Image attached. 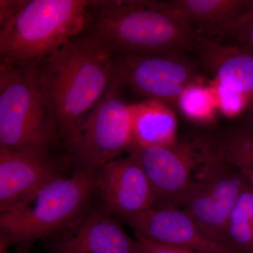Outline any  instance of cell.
I'll use <instances>...</instances> for the list:
<instances>
[{"mask_svg": "<svg viewBox=\"0 0 253 253\" xmlns=\"http://www.w3.org/2000/svg\"><path fill=\"white\" fill-rule=\"evenodd\" d=\"M115 59L85 33L37 62V80L46 109L57 136L69 150L82 123L111 84Z\"/></svg>", "mask_w": 253, "mask_h": 253, "instance_id": "1", "label": "cell"}, {"mask_svg": "<svg viewBox=\"0 0 253 253\" xmlns=\"http://www.w3.org/2000/svg\"><path fill=\"white\" fill-rule=\"evenodd\" d=\"M99 1L1 0L0 62L40 61L84 34Z\"/></svg>", "mask_w": 253, "mask_h": 253, "instance_id": "2", "label": "cell"}, {"mask_svg": "<svg viewBox=\"0 0 253 253\" xmlns=\"http://www.w3.org/2000/svg\"><path fill=\"white\" fill-rule=\"evenodd\" d=\"M86 33L115 56L192 53L196 41L157 1H99Z\"/></svg>", "mask_w": 253, "mask_h": 253, "instance_id": "3", "label": "cell"}, {"mask_svg": "<svg viewBox=\"0 0 253 253\" xmlns=\"http://www.w3.org/2000/svg\"><path fill=\"white\" fill-rule=\"evenodd\" d=\"M96 173L76 169L51 181L19 207L1 212L0 239L28 246L71 225L89 208L96 194Z\"/></svg>", "mask_w": 253, "mask_h": 253, "instance_id": "4", "label": "cell"}, {"mask_svg": "<svg viewBox=\"0 0 253 253\" xmlns=\"http://www.w3.org/2000/svg\"><path fill=\"white\" fill-rule=\"evenodd\" d=\"M38 61L0 62V149L47 151L57 136L38 85Z\"/></svg>", "mask_w": 253, "mask_h": 253, "instance_id": "5", "label": "cell"}, {"mask_svg": "<svg viewBox=\"0 0 253 253\" xmlns=\"http://www.w3.org/2000/svg\"><path fill=\"white\" fill-rule=\"evenodd\" d=\"M151 183L154 208H177L182 196L219 154L218 139L189 136L169 146L131 150Z\"/></svg>", "mask_w": 253, "mask_h": 253, "instance_id": "6", "label": "cell"}, {"mask_svg": "<svg viewBox=\"0 0 253 253\" xmlns=\"http://www.w3.org/2000/svg\"><path fill=\"white\" fill-rule=\"evenodd\" d=\"M123 86L115 73L106 93L80 126L70 150L76 169L96 173L125 151L129 152L131 116L129 104L121 97Z\"/></svg>", "mask_w": 253, "mask_h": 253, "instance_id": "7", "label": "cell"}, {"mask_svg": "<svg viewBox=\"0 0 253 253\" xmlns=\"http://www.w3.org/2000/svg\"><path fill=\"white\" fill-rule=\"evenodd\" d=\"M247 184L243 174L226 161L219 148L217 157L182 196L176 208L185 211L208 235L226 246V223Z\"/></svg>", "mask_w": 253, "mask_h": 253, "instance_id": "8", "label": "cell"}, {"mask_svg": "<svg viewBox=\"0 0 253 253\" xmlns=\"http://www.w3.org/2000/svg\"><path fill=\"white\" fill-rule=\"evenodd\" d=\"M185 54L116 56V75L138 94L176 108L184 89L203 82L199 63Z\"/></svg>", "mask_w": 253, "mask_h": 253, "instance_id": "9", "label": "cell"}, {"mask_svg": "<svg viewBox=\"0 0 253 253\" xmlns=\"http://www.w3.org/2000/svg\"><path fill=\"white\" fill-rule=\"evenodd\" d=\"M113 160L96 176V194L101 208L125 221L154 207L151 183L134 154Z\"/></svg>", "mask_w": 253, "mask_h": 253, "instance_id": "10", "label": "cell"}, {"mask_svg": "<svg viewBox=\"0 0 253 253\" xmlns=\"http://www.w3.org/2000/svg\"><path fill=\"white\" fill-rule=\"evenodd\" d=\"M104 208H90L71 225L49 238L51 253H143Z\"/></svg>", "mask_w": 253, "mask_h": 253, "instance_id": "11", "label": "cell"}, {"mask_svg": "<svg viewBox=\"0 0 253 253\" xmlns=\"http://www.w3.org/2000/svg\"><path fill=\"white\" fill-rule=\"evenodd\" d=\"M136 236L199 253H236L218 242L182 210L152 208L126 221Z\"/></svg>", "mask_w": 253, "mask_h": 253, "instance_id": "12", "label": "cell"}, {"mask_svg": "<svg viewBox=\"0 0 253 253\" xmlns=\"http://www.w3.org/2000/svg\"><path fill=\"white\" fill-rule=\"evenodd\" d=\"M61 176L47 151L0 149V211L19 207Z\"/></svg>", "mask_w": 253, "mask_h": 253, "instance_id": "13", "label": "cell"}, {"mask_svg": "<svg viewBox=\"0 0 253 253\" xmlns=\"http://www.w3.org/2000/svg\"><path fill=\"white\" fill-rule=\"evenodd\" d=\"M159 5L196 36L218 43L229 39L253 10V0H171Z\"/></svg>", "mask_w": 253, "mask_h": 253, "instance_id": "14", "label": "cell"}, {"mask_svg": "<svg viewBox=\"0 0 253 253\" xmlns=\"http://www.w3.org/2000/svg\"><path fill=\"white\" fill-rule=\"evenodd\" d=\"M192 53L198 63L212 74L214 80L244 95L248 108L244 123L253 126V54L199 36H196Z\"/></svg>", "mask_w": 253, "mask_h": 253, "instance_id": "15", "label": "cell"}, {"mask_svg": "<svg viewBox=\"0 0 253 253\" xmlns=\"http://www.w3.org/2000/svg\"><path fill=\"white\" fill-rule=\"evenodd\" d=\"M129 108L131 145L129 152L141 148L169 146L177 141L178 121L172 107L158 100L148 99L129 104Z\"/></svg>", "mask_w": 253, "mask_h": 253, "instance_id": "16", "label": "cell"}, {"mask_svg": "<svg viewBox=\"0 0 253 253\" xmlns=\"http://www.w3.org/2000/svg\"><path fill=\"white\" fill-rule=\"evenodd\" d=\"M224 243L236 253H253V192L249 184L226 223Z\"/></svg>", "mask_w": 253, "mask_h": 253, "instance_id": "17", "label": "cell"}, {"mask_svg": "<svg viewBox=\"0 0 253 253\" xmlns=\"http://www.w3.org/2000/svg\"><path fill=\"white\" fill-rule=\"evenodd\" d=\"M218 141L223 156L239 169L253 192V126L243 123Z\"/></svg>", "mask_w": 253, "mask_h": 253, "instance_id": "18", "label": "cell"}, {"mask_svg": "<svg viewBox=\"0 0 253 253\" xmlns=\"http://www.w3.org/2000/svg\"><path fill=\"white\" fill-rule=\"evenodd\" d=\"M176 108L190 121L212 122L218 111L212 86L200 82L188 86L179 96Z\"/></svg>", "mask_w": 253, "mask_h": 253, "instance_id": "19", "label": "cell"}, {"mask_svg": "<svg viewBox=\"0 0 253 253\" xmlns=\"http://www.w3.org/2000/svg\"><path fill=\"white\" fill-rule=\"evenodd\" d=\"M212 82L218 111L228 118L244 117L248 108L244 95L221 82L214 79Z\"/></svg>", "mask_w": 253, "mask_h": 253, "instance_id": "20", "label": "cell"}, {"mask_svg": "<svg viewBox=\"0 0 253 253\" xmlns=\"http://www.w3.org/2000/svg\"><path fill=\"white\" fill-rule=\"evenodd\" d=\"M229 39L231 42L224 44L237 46L253 54V10Z\"/></svg>", "mask_w": 253, "mask_h": 253, "instance_id": "21", "label": "cell"}, {"mask_svg": "<svg viewBox=\"0 0 253 253\" xmlns=\"http://www.w3.org/2000/svg\"><path fill=\"white\" fill-rule=\"evenodd\" d=\"M136 239L140 244L143 253H199L183 248L160 244L139 236H136Z\"/></svg>", "mask_w": 253, "mask_h": 253, "instance_id": "22", "label": "cell"}, {"mask_svg": "<svg viewBox=\"0 0 253 253\" xmlns=\"http://www.w3.org/2000/svg\"><path fill=\"white\" fill-rule=\"evenodd\" d=\"M6 251H7V249H6V248H1L0 249V253H6Z\"/></svg>", "mask_w": 253, "mask_h": 253, "instance_id": "23", "label": "cell"}]
</instances>
